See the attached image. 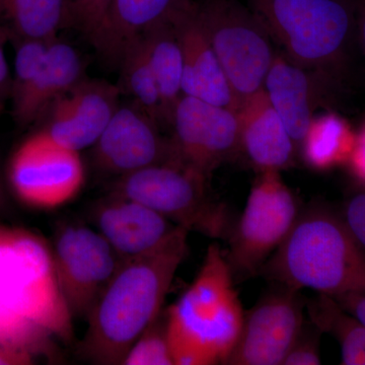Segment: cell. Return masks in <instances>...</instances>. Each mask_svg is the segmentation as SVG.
I'll return each instance as SVG.
<instances>
[{
	"instance_id": "2",
	"label": "cell",
	"mask_w": 365,
	"mask_h": 365,
	"mask_svg": "<svg viewBox=\"0 0 365 365\" xmlns=\"http://www.w3.org/2000/svg\"><path fill=\"white\" fill-rule=\"evenodd\" d=\"M189 232L179 227L150 253L121 261L88 316L81 353L97 364H123L143 331L162 313L178 269L188 252Z\"/></svg>"
},
{
	"instance_id": "35",
	"label": "cell",
	"mask_w": 365,
	"mask_h": 365,
	"mask_svg": "<svg viewBox=\"0 0 365 365\" xmlns=\"http://www.w3.org/2000/svg\"><path fill=\"white\" fill-rule=\"evenodd\" d=\"M6 207V193H4V185L0 179V210Z\"/></svg>"
},
{
	"instance_id": "13",
	"label": "cell",
	"mask_w": 365,
	"mask_h": 365,
	"mask_svg": "<svg viewBox=\"0 0 365 365\" xmlns=\"http://www.w3.org/2000/svg\"><path fill=\"white\" fill-rule=\"evenodd\" d=\"M160 126L133 103L119 105L93 144L96 165L117 178L175 160L170 139Z\"/></svg>"
},
{
	"instance_id": "22",
	"label": "cell",
	"mask_w": 365,
	"mask_h": 365,
	"mask_svg": "<svg viewBox=\"0 0 365 365\" xmlns=\"http://www.w3.org/2000/svg\"><path fill=\"white\" fill-rule=\"evenodd\" d=\"M356 143V132L335 112L314 116L299 153L307 167L326 172L346 165Z\"/></svg>"
},
{
	"instance_id": "8",
	"label": "cell",
	"mask_w": 365,
	"mask_h": 365,
	"mask_svg": "<svg viewBox=\"0 0 365 365\" xmlns=\"http://www.w3.org/2000/svg\"><path fill=\"white\" fill-rule=\"evenodd\" d=\"M299 204L278 170H265L255 181L239 220L227 235L225 254L240 280L260 274L294 227Z\"/></svg>"
},
{
	"instance_id": "12",
	"label": "cell",
	"mask_w": 365,
	"mask_h": 365,
	"mask_svg": "<svg viewBox=\"0 0 365 365\" xmlns=\"http://www.w3.org/2000/svg\"><path fill=\"white\" fill-rule=\"evenodd\" d=\"M307 302L299 290L278 285L245 313L228 365H280L304 327Z\"/></svg>"
},
{
	"instance_id": "17",
	"label": "cell",
	"mask_w": 365,
	"mask_h": 365,
	"mask_svg": "<svg viewBox=\"0 0 365 365\" xmlns=\"http://www.w3.org/2000/svg\"><path fill=\"white\" fill-rule=\"evenodd\" d=\"M237 118L241 151L259 172L294 165L299 151L263 88L242 101Z\"/></svg>"
},
{
	"instance_id": "30",
	"label": "cell",
	"mask_w": 365,
	"mask_h": 365,
	"mask_svg": "<svg viewBox=\"0 0 365 365\" xmlns=\"http://www.w3.org/2000/svg\"><path fill=\"white\" fill-rule=\"evenodd\" d=\"M346 167L357 184L365 189V138L357 135V133L356 143Z\"/></svg>"
},
{
	"instance_id": "15",
	"label": "cell",
	"mask_w": 365,
	"mask_h": 365,
	"mask_svg": "<svg viewBox=\"0 0 365 365\" xmlns=\"http://www.w3.org/2000/svg\"><path fill=\"white\" fill-rule=\"evenodd\" d=\"M91 216L121 261L150 253L182 227L138 201L113 193L97 203Z\"/></svg>"
},
{
	"instance_id": "3",
	"label": "cell",
	"mask_w": 365,
	"mask_h": 365,
	"mask_svg": "<svg viewBox=\"0 0 365 365\" xmlns=\"http://www.w3.org/2000/svg\"><path fill=\"white\" fill-rule=\"evenodd\" d=\"M260 273L276 284L337 297L365 292V250L344 220L324 207L300 212Z\"/></svg>"
},
{
	"instance_id": "34",
	"label": "cell",
	"mask_w": 365,
	"mask_h": 365,
	"mask_svg": "<svg viewBox=\"0 0 365 365\" xmlns=\"http://www.w3.org/2000/svg\"><path fill=\"white\" fill-rule=\"evenodd\" d=\"M355 36L365 57V0H354Z\"/></svg>"
},
{
	"instance_id": "5",
	"label": "cell",
	"mask_w": 365,
	"mask_h": 365,
	"mask_svg": "<svg viewBox=\"0 0 365 365\" xmlns=\"http://www.w3.org/2000/svg\"><path fill=\"white\" fill-rule=\"evenodd\" d=\"M272 40L297 66L333 81L355 36L354 0H248Z\"/></svg>"
},
{
	"instance_id": "32",
	"label": "cell",
	"mask_w": 365,
	"mask_h": 365,
	"mask_svg": "<svg viewBox=\"0 0 365 365\" xmlns=\"http://www.w3.org/2000/svg\"><path fill=\"white\" fill-rule=\"evenodd\" d=\"M36 360L30 353L0 346V365H29L35 364Z\"/></svg>"
},
{
	"instance_id": "9",
	"label": "cell",
	"mask_w": 365,
	"mask_h": 365,
	"mask_svg": "<svg viewBox=\"0 0 365 365\" xmlns=\"http://www.w3.org/2000/svg\"><path fill=\"white\" fill-rule=\"evenodd\" d=\"M79 151L38 129L16 148L7 165L14 196L29 207L49 210L71 202L85 185Z\"/></svg>"
},
{
	"instance_id": "37",
	"label": "cell",
	"mask_w": 365,
	"mask_h": 365,
	"mask_svg": "<svg viewBox=\"0 0 365 365\" xmlns=\"http://www.w3.org/2000/svg\"><path fill=\"white\" fill-rule=\"evenodd\" d=\"M6 37L4 36V34L2 32H0V43L4 42L6 41Z\"/></svg>"
},
{
	"instance_id": "29",
	"label": "cell",
	"mask_w": 365,
	"mask_h": 365,
	"mask_svg": "<svg viewBox=\"0 0 365 365\" xmlns=\"http://www.w3.org/2000/svg\"><path fill=\"white\" fill-rule=\"evenodd\" d=\"M342 218L353 237L365 250V189L353 194L346 201Z\"/></svg>"
},
{
	"instance_id": "7",
	"label": "cell",
	"mask_w": 365,
	"mask_h": 365,
	"mask_svg": "<svg viewBox=\"0 0 365 365\" xmlns=\"http://www.w3.org/2000/svg\"><path fill=\"white\" fill-rule=\"evenodd\" d=\"M197 11L241 105L263 88L276 54L272 38L253 9L237 0H201Z\"/></svg>"
},
{
	"instance_id": "21",
	"label": "cell",
	"mask_w": 365,
	"mask_h": 365,
	"mask_svg": "<svg viewBox=\"0 0 365 365\" xmlns=\"http://www.w3.org/2000/svg\"><path fill=\"white\" fill-rule=\"evenodd\" d=\"M73 28L72 0H0V32L14 43L51 41Z\"/></svg>"
},
{
	"instance_id": "4",
	"label": "cell",
	"mask_w": 365,
	"mask_h": 365,
	"mask_svg": "<svg viewBox=\"0 0 365 365\" xmlns=\"http://www.w3.org/2000/svg\"><path fill=\"white\" fill-rule=\"evenodd\" d=\"M225 252L211 244L191 285L165 311L175 365L227 364L245 312Z\"/></svg>"
},
{
	"instance_id": "31",
	"label": "cell",
	"mask_w": 365,
	"mask_h": 365,
	"mask_svg": "<svg viewBox=\"0 0 365 365\" xmlns=\"http://www.w3.org/2000/svg\"><path fill=\"white\" fill-rule=\"evenodd\" d=\"M334 299L340 304L347 313L365 327V292H355L334 297Z\"/></svg>"
},
{
	"instance_id": "11",
	"label": "cell",
	"mask_w": 365,
	"mask_h": 365,
	"mask_svg": "<svg viewBox=\"0 0 365 365\" xmlns=\"http://www.w3.org/2000/svg\"><path fill=\"white\" fill-rule=\"evenodd\" d=\"M170 137L175 160L210 180L241 151L237 113L182 95L175 108Z\"/></svg>"
},
{
	"instance_id": "33",
	"label": "cell",
	"mask_w": 365,
	"mask_h": 365,
	"mask_svg": "<svg viewBox=\"0 0 365 365\" xmlns=\"http://www.w3.org/2000/svg\"><path fill=\"white\" fill-rule=\"evenodd\" d=\"M4 43H0V107L4 98L11 93L13 88V81L9 73V67L7 64L6 54H4Z\"/></svg>"
},
{
	"instance_id": "25",
	"label": "cell",
	"mask_w": 365,
	"mask_h": 365,
	"mask_svg": "<svg viewBox=\"0 0 365 365\" xmlns=\"http://www.w3.org/2000/svg\"><path fill=\"white\" fill-rule=\"evenodd\" d=\"M119 67L121 68V76L117 86L121 93L130 96L132 103L140 108L160 127L168 125L158 79L143 40L135 41L126 50Z\"/></svg>"
},
{
	"instance_id": "36",
	"label": "cell",
	"mask_w": 365,
	"mask_h": 365,
	"mask_svg": "<svg viewBox=\"0 0 365 365\" xmlns=\"http://www.w3.org/2000/svg\"><path fill=\"white\" fill-rule=\"evenodd\" d=\"M356 133L357 135L365 138V121L364 123L361 125V127H360L359 132H356Z\"/></svg>"
},
{
	"instance_id": "23",
	"label": "cell",
	"mask_w": 365,
	"mask_h": 365,
	"mask_svg": "<svg viewBox=\"0 0 365 365\" xmlns=\"http://www.w3.org/2000/svg\"><path fill=\"white\" fill-rule=\"evenodd\" d=\"M144 47L158 79L168 126L182 96V54L174 23L163 24L144 34Z\"/></svg>"
},
{
	"instance_id": "16",
	"label": "cell",
	"mask_w": 365,
	"mask_h": 365,
	"mask_svg": "<svg viewBox=\"0 0 365 365\" xmlns=\"http://www.w3.org/2000/svg\"><path fill=\"white\" fill-rule=\"evenodd\" d=\"M173 23L182 54V95L237 113L239 102L199 19L196 0Z\"/></svg>"
},
{
	"instance_id": "1",
	"label": "cell",
	"mask_w": 365,
	"mask_h": 365,
	"mask_svg": "<svg viewBox=\"0 0 365 365\" xmlns=\"http://www.w3.org/2000/svg\"><path fill=\"white\" fill-rule=\"evenodd\" d=\"M52 249L39 235L0 223V346L51 357L73 337Z\"/></svg>"
},
{
	"instance_id": "26",
	"label": "cell",
	"mask_w": 365,
	"mask_h": 365,
	"mask_svg": "<svg viewBox=\"0 0 365 365\" xmlns=\"http://www.w3.org/2000/svg\"><path fill=\"white\" fill-rule=\"evenodd\" d=\"M125 365H175L168 336L167 316L162 312L137 338L123 360Z\"/></svg>"
},
{
	"instance_id": "14",
	"label": "cell",
	"mask_w": 365,
	"mask_h": 365,
	"mask_svg": "<svg viewBox=\"0 0 365 365\" xmlns=\"http://www.w3.org/2000/svg\"><path fill=\"white\" fill-rule=\"evenodd\" d=\"M119 86L83 78L53 101L40 118L41 130L56 143L81 151L93 146L120 103Z\"/></svg>"
},
{
	"instance_id": "10",
	"label": "cell",
	"mask_w": 365,
	"mask_h": 365,
	"mask_svg": "<svg viewBox=\"0 0 365 365\" xmlns=\"http://www.w3.org/2000/svg\"><path fill=\"white\" fill-rule=\"evenodd\" d=\"M60 289L73 318L88 319L121 260L104 237L85 225H64L52 249Z\"/></svg>"
},
{
	"instance_id": "24",
	"label": "cell",
	"mask_w": 365,
	"mask_h": 365,
	"mask_svg": "<svg viewBox=\"0 0 365 365\" xmlns=\"http://www.w3.org/2000/svg\"><path fill=\"white\" fill-rule=\"evenodd\" d=\"M306 307L312 324L339 343L342 364L365 365V327L359 319L326 294H319Z\"/></svg>"
},
{
	"instance_id": "28",
	"label": "cell",
	"mask_w": 365,
	"mask_h": 365,
	"mask_svg": "<svg viewBox=\"0 0 365 365\" xmlns=\"http://www.w3.org/2000/svg\"><path fill=\"white\" fill-rule=\"evenodd\" d=\"M313 329L314 330L309 331L304 327L299 337L288 352L282 365L321 364L319 340L322 332L314 326Z\"/></svg>"
},
{
	"instance_id": "27",
	"label": "cell",
	"mask_w": 365,
	"mask_h": 365,
	"mask_svg": "<svg viewBox=\"0 0 365 365\" xmlns=\"http://www.w3.org/2000/svg\"><path fill=\"white\" fill-rule=\"evenodd\" d=\"M72 2L73 28L93 45L104 24L111 0H72Z\"/></svg>"
},
{
	"instance_id": "18",
	"label": "cell",
	"mask_w": 365,
	"mask_h": 365,
	"mask_svg": "<svg viewBox=\"0 0 365 365\" xmlns=\"http://www.w3.org/2000/svg\"><path fill=\"white\" fill-rule=\"evenodd\" d=\"M331 83L316 72L297 66L276 53L263 90L279 115L299 153L319 98L321 86Z\"/></svg>"
},
{
	"instance_id": "20",
	"label": "cell",
	"mask_w": 365,
	"mask_h": 365,
	"mask_svg": "<svg viewBox=\"0 0 365 365\" xmlns=\"http://www.w3.org/2000/svg\"><path fill=\"white\" fill-rule=\"evenodd\" d=\"M79 53L58 38L50 41L45 58L29 85L13 97L14 115L19 123L38 122L53 101L86 78Z\"/></svg>"
},
{
	"instance_id": "6",
	"label": "cell",
	"mask_w": 365,
	"mask_h": 365,
	"mask_svg": "<svg viewBox=\"0 0 365 365\" xmlns=\"http://www.w3.org/2000/svg\"><path fill=\"white\" fill-rule=\"evenodd\" d=\"M111 193L138 201L188 232L227 239L232 225L227 206L211 195L209 179L178 160L118 178Z\"/></svg>"
},
{
	"instance_id": "19",
	"label": "cell",
	"mask_w": 365,
	"mask_h": 365,
	"mask_svg": "<svg viewBox=\"0 0 365 365\" xmlns=\"http://www.w3.org/2000/svg\"><path fill=\"white\" fill-rule=\"evenodd\" d=\"M194 0H111L93 47L105 62L119 66L124 53L153 29L170 23Z\"/></svg>"
}]
</instances>
